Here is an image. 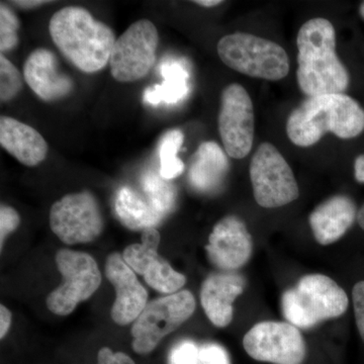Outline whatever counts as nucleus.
I'll use <instances>...</instances> for the list:
<instances>
[{"mask_svg":"<svg viewBox=\"0 0 364 364\" xmlns=\"http://www.w3.org/2000/svg\"><path fill=\"white\" fill-rule=\"evenodd\" d=\"M298 80L309 97L343 93L349 85L346 67L336 55V33L331 21L317 18L299 28L298 38Z\"/></svg>","mask_w":364,"mask_h":364,"instance_id":"obj_1","label":"nucleus"},{"mask_svg":"<svg viewBox=\"0 0 364 364\" xmlns=\"http://www.w3.org/2000/svg\"><path fill=\"white\" fill-rule=\"evenodd\" d=\"M49 31L62 55L85 73L107 65L117 41L109 26L80 6H66L53 14Z\"/></svg>","mask_w":364,"mask_h":364,"instance_id":"obj_2","label":"nucleus"},{"mask_svg":"<svg viewBox=\"0 0 364 364\" xmlns=\"http://www.w3.org/2000/svg\"><path fill=\"white\" fill-rule=\"evenodd\" d=\"M364 131V111L353 98L344 95L306 98L287 119L289 140L299 147H310L326 133L352 139Z\"/></svg>","mask_w":364,"mask_h":364,"instance_id":"obj_3","label":"nucleus"},{"mask_svg":"<svg viewBox=\"0 0 364 364\" xmlns=\"http://www.w3.org/2000/svg\"><path fill=\"white\" fill-rule=\"evenodd\" d=\"M349 299L344 289L330 277L309 274L282 294L284 318L296 328L308 329L346 312Z\"/></svg>","mask_w":364,"mask_h":364,"instance_id":"obj_4","label":"nucleus"},{"mask_svg":"<svg viewBox=\"0 0 364 364\" xmlns=\"http://www.w3.org/2000/svg\"><path fill=\"white\" fill-rule=\"evenodd\" d=\"M220 58L230 68L251 77L277 81L289 71V59L282 46L245 33L225 36L217 45Z\"/></svg>","mask_w":364,"mask_h":364,"instance_id":"obj_5","label":"nucleus"},{"mask_svg":"<svg viewBox=\"0 0 364 364\" xmlns=\"http://www.w3.org/2000/svg\"><path fill=\"white\" fill-rule=\"evenodd\" d=\"M196 306L195 296L188 291L148 303L132 327L133 350L141 355L151 353L164 337L193 315Z\"/></svg>","mask_w":364,"mask_h":364,"instance_id":"obj_6","label":"nucleus"},{"mask_svg":"<svg viewBox=\"0 0 364 364\" xmlns=\"http://www.w3.org/2000/svg\"><path fill=\"white\" fill-rule=\"evenodd\" d=\"M63 284L46 299L47 308L55 315H70L81 301L92 296L102 284L97 261L90 254L61 249L56 255Z\"/></svg>","mask_w":364,"mask_h":364,"instance_id":"obj_7","label":"nucleus"},{"mask_svg":"<svg viewBox=\"0 0 364 364\" xmlns=\"http://www.w3.org/2000/svg\"><path fill=\"white\" fill-rule=\"evenodd\" d=\"M249 171L254 198L260 207H284L298 200L299 191L293 170L272 144H261Z\"/></svg>","mask_w":364,"mask_h":364,"instance_id":"obj_8","label":"nucleus"},{"mask_svg":"<svg viewBox=\"0 0 364 364\" xmlns=\"http://www.w3.org/2000/svg\"><path fill=\"white\" fill-rule=\"evenodd\" d=\"M159 35L154 23L139 20L114 43L109 66L119 82H134L145 77L156 62Z\"/></svg>","mask_w":364,"mask_h":364,"instance_id":"obj_9","label":"nucleus"},{"mask_svg":"<svg viewBox=\"0 0 364 364\" xmlns=\"http://www.w3.org/2000/svg\"><path fill=\"white\" fill-rule=\"evenodd\" d=\"M50 227L67 245L95 241L104 229L97 198L90 191L69 193L60 198L50 210Z\"/></svg>","mask_w":364,"mask_h":364,"instance_id":"obj_10","label":"nucleus"},{"mask_svg":"<svg viewBox=\"0 0 364 364\" xmlns=\"http://www.w3.org/2000/svg\"><path fill=\"white\" fill-rule=\"evenodd\" d=\"M243 347L251 358L260 363L303 364L306 356L303 335L291 323H258L246 333Z\"/></svg>","mask_w":364,"mask_h":364,"instance_id":"obj_11","label":"nucleus"},{"mask_svg":"<svg viewBox=\"0 0 364 364\" xmlns=\"http://www.w3.org/2000/svg\"><path fill=\"white\" fill-rule=\"evenodd\" d=\"M219 131L230 157L243 159L247 156L254 141V107L243 86L233 83L223 90Z\"/></svg>","mask_w":364,"mask_h":364,"instance_id":"obj_12","label":"nucleus"},{"mask_svg":"<svg viewBox=\"0 0 364 364\" xmlns=\"http://www.w3.org/2000/svg\"><path fill=\"white\" fill-rule=\"evenodd\" d=\"M160 234L156 228L142 231V243L124 249L123 257L134 272L143 275L148 286L161 294L178 293L186 284V277L177 272L158 254Z\"/></svg>","mask_w":364,"mask_h":364,"instance_id":"obj_13","label":"nucleus"},{"mask_svg":"<svg viewBox=\"0 0 364 364\" xmlns=\"http://www.w3.org/2000/svg\"><path fill=\"white\" fill-rule=\"evenodd\" d=\"M208 260L225 272L246 264L253 252V239L242 220L228 215L217 223L205 247Z\"/></svg>","mask_w":364,"mask_h":364,"instance_id":"obj_14","label":"nucleus"},{"mask_svg":"<svg viewBox=\"0 0 364 364\" xmlns=\"http://www.w3.org/2000/svg\"><path fill=\"white\" fill-rule=\"evenodd\" d=\"M105 275L117 293L111 311L112 320L119 326L135 322L147 306L148 291L121 254L112 253L107 258Z\"/></svg>","mask_w":364,"mask_h":364,"instance_id":"obj_15","label":"nucleus"},{"mask_svg":"<svg viewBox=\"0 0 364 364\" xmlns=\"http://www.w3.org/2000/svg\"><path fill=\"white\" fill-rule=\"evenodd\" d=\"M56 55L40 48L31 53L23 65V78L31 90L44 102H55L70 95L73 81L60 73Z\"/></svg>","mask_w":364,"mask_h":364,"instance_id":"obj_16","label":"nucleus"},{"mask_svg":"<svg viewBox=\"0 0 364 364\" xmlns=\"http://www.w3.org/2000/svg\"><path fill=\"white\" fill-rule=\"evenodd\" d=\"M245 286V279L238 273H215L205 279L200 289V303L213 324L225 328L232 322L235 299Z\"/></svg>","mask_w":364,"mask_h":364,"instance_id":"obj_17","label":"nucleus"},{"mask_svg":"<svg viewBox=\"0 0 364 364\" xmlns=\"http://www.w3.org/2000/svg\"><path fill=\"white\" fill-rule=\"evenodd\" d=\"M358 215L355 203L346 196H335L321 203L310 215L316 241L321 245L338 241L350 229Z\"/></svg>","mask_w":364,"mask_h":364,"instance_id":"obj_18","label":"nucleus"},{"mask_svg":"<svg viewBox=\"0 0 364 364\" xmlns=\"http://www.w3.org/2000/svg\"><path fill=\"white\" fill-rule=\"evenodd\" d=\"M0 145L28 167L37 166L44 161L49 150L39 132L11 117L0 119Z\"/></svg>","mask_w":364,"mask_h":364,"instance_id":"obj_19","label":"nucleus"},{"mask_svg":"<svg viewBox=\"0 0 364 364\" xmlns=\"http://www.w3.org/2000/svg\"><path fill=\"white\" fill-rule=\"evenodd\" d=\"M229 171V160L215 142L200 144L189 167V183L200 193H212L221 188Z\"/></svg>","mask_w":364,"mask_h":364,"instance_id":"obj_20","label":"nucleus"},{"mask_svg":"<svg viewBox=\"0 0 364 364\" xmlns=\"http://www.w3.org/2000/svg\"><path fill=\"white\" fill-rule=\"evenodd\" d=\"M114 210L119 221L133 231L156 228L164 219L152 208L145 196L130 186H123L117 191Z\"/></svg>","mask_w":364,"mask_h":364,"instance_id":"obj_21","label":"nucleus"},{"mask_svg":"<svg viewBox=\"0 0 364 364\" xmlns=\"http://www.w3.org/2000/svg\"><path fill=\"white\" fill-rule=\"evenodd\" d=\"M160 73L163 82L145 90L143 95L145 104L174 105L188 97L189 72L181 60H165L160 67Z\"/></svg>","mask_w":364,"mask_h":364,"instance_id":"obj_22","label":"nucleus"},{"mask_svg":"<svg viewBox=\"0 0 364 364\" xmlns=\"http://www.w3.org/2000/svg\"><path fill=\"white\" fill-rule=\"evenodd\" d=\"M141 188L148 202L163 218L173 212L177 191L170 181H166L155 172L148 171L141 178Z\"/></svg>","mask_w":364,"mask_h":364,"instance_id":"obj_23","label":"nucleus"},{"mask_svg":"<svg viewBox=\"0 0 364 364\" xmlns=\"http://www.w3.org/2000/svg\"><path fill=\"white\" fill-rule=\"evenodd\" d=\"M183 133L178 129L164 134L159 143V174L166 181H172L184 171V163L177 156L183 144Z\"/></svg>","mask_w":364,"mask_h":364,"instance_id":"obj_24","label":"nucleus"},{"mask_svg":"<svg viewBox=\"0 0 364 364\" xmlns=\"http://www.w3.org/2000/svg\"><path fill=\"white\" fill-rule=\"evenodd\" d=\"M23 85L18 69L4 54L0 55V100H14L23 90Z\"/></svg>","mask_w":364,"mask_h":364,"instance_id":"obj_25","label":"nucleus"},{"mask_svg":"<svg viewBox=\"0 0 364 364\" xmlns=\"http://www.w3.org/2000/svg\"><path fill=\"white\" fill-rule=\"evenodd\" d=\"M20 21L6 4L0 6V51L1 54L11 51L18 44Z\"/></svg>","mask_w":364,"mask_h":364,"instance_id":"obj_26","label":"nucleus"},{"mask_svg":"<svg viewBox=\"0 0 364 364\" xmlns=\"http://www.w3.org/2000/svg\"><path fill=\"white\" fill-rule=\"evenodd\" d=\"M200 349L191 340H183L170 351L168 364H200Z\"/></svg>","mask_w":364,"mask_h":364,"instance_id":"obj_27","label":"nucleus"},{"mask_svg":"<svg viewBox=\"0 0 364 364\" xmlns=\"http://www.w3.org/2000/svg\"><path fill=\"white\" fill-rule=\"evenodd\" d=\"M21 224V218L18 213L14 208L1 205L0 208V242L1 249L4 247V241L9 234L18 229Z\"/></svg>","mask_w":364,"mask_h":364,"instance_id":"obj_28","label":"nucleus"},{"mask_svg":"<svg viewBox=\"0 0 364 364\" xmlns=\"http://www.w3.org/2000/svg\"><path fill=\"white\" fill-rule=\"evenodd\" d=\"M200 364H231L229 354L221 345L208 343L200 346Z\"/></svg>","mask_w":364,"mask_h":364,"instance_id":"obj_29","label":"nucleus"},{"mask_svg":"<svg viewBox=\"0 0 364 364\" xmlns=\"http://www.w3.org/2000/svg\"><path fill=\"white\" fill-rule=\"evenodd\" d=\"M353 299L354 316L359 335L364 342V280L358 282L352 289Z\"/></svg>","mask_w":364,"mask_h":364,"instance_id":"obj_30","label":"nucleus"},{"mask_svg":"<svg viewBox=\"0 0 364 364\" xmlns=\"http://www.w3.org/2000/svg\"><path fill=\"white\" fill-rule=\"evenodd\" d=\"M97 364H136L135 361L124 352H114L109 347L100 349L97 354Z\"/></svg>","mask_w":364,"mask_h":364,"instance_id":"obj_31","label":"nucleus"},{"mask_svg":"<svg viewBox=\"0 0 364 364\" xmlns=\"http://www.w3.org/2000/svg\"><path fill=\"white\" fill-rule=\"evenodd\" d=\"M11 325V313L6 306H0V338L4 339Z\"/></svg>","mask_w":364,"mask_h":364,"instance_id":"obj_32","label":"nucleus"},{"mask_svg":"<svg viewBox=\"0 0 364 364\" xmlns=\"http://www.w3.org/2000/svg\"><path fill=\"white\" fill-rule=\"evenodd\" d=\"M48 4H51V1H44V0H20V1H13L14 6L25 9H36V7L43 6Z\"/></svg>","mask_w":364,"mask_h":364,"instance_id":"obj_33","label":"nucleus"},{"mask_svg":"<svg viewBox=\"0 0 364 364\" xmlns=\"http://www.w3.org/2000/svg\"><path fill=\"white\" fill-rule=\"evenodd\" d=\"M354 174H355L356 181L364 183V155L356 158L354 163Z\"/></svg>","mask_w":364,"mask_h":364,"instance_id":"obj_34","label":"nucleus"},{"mask_svg":"<svg viewBox=\"0 0 364 364\" xmlns=\"http://www.w3.org/2000/svg\"><path fill=\"white\" fill-rule=\"evenodd\" d=\"M222 2L221 0H198L195 1V4L203 7H214L219 6Z\"/></svg>","mask_w":364,"mask_h":364,"instance_id":"obj_35","label":"nucleus"},{"mask_svg":"<svg viewBox=\"0 0 364 364\" xmlns=\"http://www.w3.org/2000/svg\"><path fill=\"white\" fill-rule=\"evenodd\" d=\"M358 222L361 229L364 230V205L361 207L360 210H358Z\"/></svg>","mask_w":364,"mask_h":364,"instance_id":"obj_36","label":"nucleus"},{"mask_svg":"<svg viewBox=\"0 0 364 364\" xmlns=\"http://www.w3.org/2000/svg\"><path fill=\"white\" fill-rule=\"evenodd\" d=\"M359 14H360V16H363L364 20V1L360 4V6H359Z\"/></svg>","mask_w":364,"mask_h":364,"instance_id":"obj_37","label":"nucleus"}]
</instances>
